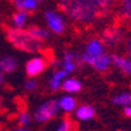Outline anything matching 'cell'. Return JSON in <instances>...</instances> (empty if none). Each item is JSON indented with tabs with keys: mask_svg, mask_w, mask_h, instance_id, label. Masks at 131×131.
Returning a JSON list of instances; mask_svg holds the SVG:
<instances>
[{
	"mask_svg": "<svg viewBox=\"0 0 131 131\" xmlns=\"http://www.w3.org/2000/svg\"><path fill=\"white\" fill-rule=\"evenodd\" d=\"M68 78V73L63 71L62 68L57 70V71H54V73L51 75V78H50V81H49V88L51 91H58L62 88V84L63 81Z\"/></svg>",
	"mask_w": 131,
	"mask_h": 131,
	"instance_id": "8fae6325",
	"label": "cell"
},
{
	"mask_svg": "<svg viewBox=\"0 0 131 131\" xmlns=\"http://www.w3.org/2000/svg\"><path fill=\"white\" fill-rule=\"evenodd\" d=\"M26 31L30 34L31 38H34L36 41H38L41 43H42V41H45L50 37V31L42 26H30L29 29H26Z\"/></svg>",
	"mask_w": 131,
	"mask_h": 131,
	"instance_id": "e0dca14e",
	"label": "cell"
},
{
	"mask_svg": "<svg viewBox=\"0 0 131 131\" xmlns=\"http://www.w3.org/2000/svg\"><path fill=\"white\" fill-rule=\"evenodd\" d=\"M112 102L114 105H118V106H130L131 105V92H121L119 94L114 96L112 98Z\"/></svg>",
	"mask_w": 131,
	"mask_h": 131,
	"instance_id": "d6986e66",
	"label": "cell"
},
{
	"mask_svg": "<svg viewBox=\"0 0 131 131\" xmlns=\"http://www.w3.org/2000/svg\"><path fill=\"white\" fill-rule=\"evenodd\" d=\"M96 114V110L92 105H80L76 107L75 110V117L76 119H79V121H89L92 119Z\"/></svg>",
	"mask_w": 131,
	"mask_h": 131,
	"instance_id": "4fadbf2b",
	"label": "cell"
},
{
	"mask_svg": "<svg viewBox=\"0 0 131 131\" xmlns=\"http://www.w3.org/2000/svg\"><path fill=\"white\" fill-rule=\"evenodd\" d=\"M81 88H83L81 81L76 78H67L62 84V89L64 92H67L68 94L70 93H78L81 91Z\"/></svg>",
	"mask_w": 131,
	"mask_h": 131,
	"instance_id": "5bb4252c",
	"label": "cell"
},
{
	"mask_svg": "<svg viewBox=\"0 0 131 131\" xmlns=\"http://www.w3.org/2000/svg\"><path fill=\"white\" fill-rule=\"evenodd\" d=\"M7 38L16 49L21 51H26V52H36L42 46L41 42L31 38L30 34L24 29H15V28L8 29Z\"/></svg>",
	"mask_w": 131,
	"mask_h": 131,
	"instance_id": "7a4b0ae2",
	"label": "cell"
},
{
	"mask_svg": "<svg viewBox=\"0 0 131 131\" xmlns=\"http://www.w3.org/2000/svg\"><path fill=\"white\" fill-rule=\"evenodd\" d=\"M55 131H72V122L70 121L68 118L62 119Z\"/></svg>",
	"mask_w": 131,
	"mask_h": 131,
	"instance_id": "7402d4cb",
	"label": "cell"
},
{
	"mask_svg": "<svg viewBox=\"0 0 131 131\" xmlns=\"http://www.w3.org/2000/svg\"><path fill=\"white\" fill-rule=\"evenodd\" d=\"M106 47L104 45V42L98 38H92L91 41L86 42V45L84 47V52L80 55V62L83 64H91V62L97 58L105 54L106 51Z\"/></svg>",
	"mask_w": 131,
	"mask_h": 131,
	"instance_id": "277c9868",
	"label": "cell"
},
{
	"mask_svg": "<svg viewBox=\"0 0 131 131\" xmlns=\"http://www.w3.org/2000/svg\"><path fill=\"white\" fill-rule=\"evenodd\" d=\"M112 64L115 66V67L121 72H123L125 75L131 76V59L130 58L114 54V55H112Z\"/></svg>",
	"mask_w": 131,
	"mask_h": 131,
	"instance_id": "9c48e42d",
	"label": "cell"
},
{
	"mask_svg": "<svg viewBox=\"0 0 131 131\" xmlns=\"http://www.w3.org/2000/svg\"><path fill=\"white\" fill-rule=\"evenodd\" d=\"M3 83H4V73L0 72V85H3Z\"/></svg>",
	"mask_w": 131,
	"mask_h": 131,
	"instance_id": "484cf974",
	"label": "cell"
},
{
	"mask_svg": "<svg viewBox=\"0 0 131 131\" xmlns=\"http://www.w3.org/2000/svg\"><path fill=\"white\" fill-rule=\"evenodd\" d=\"M58 110H59L58 100H47L45 102H42L36 109L34 114H33V118H34L38 123H45L47 121H51V119L57 115Z\"/></svg>",
	"mask_w": 131,
	"mask_h": 131,
	"instance_id": "3957f363",
	"label": "cell"
},
{
	"mask_svg": "<svg viewBox=\"0 0 131 131\" xmlns=\"http://www.w3.org/2000/svg\"><path fill=\"white\" fill-rule=\"evenodd\" d=\"M28 18H29V13L23 12V10H17V12L12 16L13 28L15 29H23L28 23Z\"/></svg>",
	"mask_w": 131,
	"mask_h": 131,
	"instance_id": "ac0fdd59",
	"label": "cell"
},
{
	"mask_svg": "<svg viewBox=\"0 0 131 131\" xmlns=\"http://www.w3.org/2000/svg\"><path fill=\"white\" fill-rule=\"evenodd\" d=\"M15 131H26L25 128H17V130H15Z\"/></svg>",
	"mask_w": 131,
	"mask_h": 131,
	"instance_id": "4316f807",
	"label": "cell"
},
{
	"mask_svg": "<svg viewBox=\"0 0 131 131\" xmlns=\"http://www.w3.org/2000/svg\"><path fill=\"white\" fill-rule=\"evenodd\" d=\"M17 68V59L7 55L0 59V72L2 73H10Z\"/></svg>",
	"mask_w": 131,
	"mask_h": 131,
	"instance_id": "9a60e30c",
	"label": "cell"
},
{
	"mask_svg": "<svg viewBox=\"0 0 131 131\" xmlns=\"http://www.w3.org/2000/svg\"><path fill=\"white\" fill-rule=\"evenodd\" d=\"M59 109H62V110L64 113H72L76 110V107H78V101H76V98L71 94H64L59 98Z\"/></svg>",
	"mask_w": 131,
	"mask_h": 131,
	"instance_id": "7c38bea8",
	"label": "cell"
},
{
	"mask_svg": "<svg viewBox=\"0 0 131 131\" xmlns=\"http://www.w3.org/2000/svg\"><path fill=\"white\" fill-rule=\"evenodd\" d=\"M2 102H3V98L0 97V106H2Z\"/></svg>",
	"mask_w": 131,
	"mask_h": 131,
	"instance_id": "83f0119b",
	"label": "cell"
},
{
	"mask_svg": "<svg viewBox=\"0 0 131 131\" xmlns=\"http://www.w3.org/2000/svg\"><path fill=\"white\" fill-rule=\"evenodd\" d=\"M45 20H46V24L49 26V29L55 33V34H62V33L66 30V21L64 17L57 12V10H46L45 12Z\"/></svg>",
	"mask_w": 131,
	"mask_h": 131,
	"instance_id": "5b68a950",
	"label": "cell"
},
{
	"mask_svg": "<svg viewBox=\"0 0 131 131\" xmlns=\"http://www.w3.org/2000/svg\"><path fill=\"white\" fill-rule=\"evenodd\" d=\"M76 59H78V55L72 51H66L63 54V58L60 62H55V64H60L62 70L66 71L67 73L73 72L76 68H78V63H76Z\"/></svg>",
	"mask_w": 131,
	"mask_h": 131,
	"instance_id": "ba28073f",
	"label": "cell"
},
{
	"mask_svg": "<svg viewBox=\"0 0 131 131\" xmlns=\"http://www.w3.org/2000/svg\"><path fill=\"white\" fill-rule=\"evenodd\" d=\"M89 66L92 68H94L96 71H98V72H104L112 66V55H109V54L105 52V54H102V55L94 58L91 62Z\"/></svg>",
	"mask_w": 131,
	"mask_h": 131,
	"instance_id": "30bf717a",
	"label": "cell"
},
{
	"mask_svg": "<svg viewBox=\"0 0 131 131\" xmlns=\"http://www.w3.org/2000/svg\"><path fill=\"white\" fill-rule=\"evenodd\" d=\"M121 15L131 20V0H125L121 4Z\"/></svg>",
	"mask_w": 131,
	"mask_h": 131,
	"instance_id": "ffe728a7",
	"label": "cell"
},
{
	"mask_svg": "<svg viewBox=\"0 0 131 131\" xmlns=\"http://www.w3.org/2000/svg\"><path fill=\"white\" fill-rule=\"evenodd\" d=\"M17 121H18V123H20L21 126H29V125L31 123V115H30L26 110H24V112H21V113L18 114Z\"/></svg>",
	"mask_w": 131,
	"mask_h": 131,
	"instance_id": "44dd1931",
	"label": "cell"
},
{
	"mask_svg": "<svg viewBox=\"0 0 131 131\" xmlns=\"http://www.w3.org/2000/svg\"><path fill=\"white\" fill-rule=\"evenodd\" d=\"M24 86H25V89H26V91L33 92V91H36V89H37V81H36L34 79H29V80L25 81Z\"/></svg>",
	"mask_w": 131,
	"mask_h": 131,
	"instance_id": "cb8c5ba5",
	"label": "cell"
},
{
	"mask_svg": "<svg viewBox=\"0 0 131 131\" xmlns=\"http://www.w3.org/2000/svg\"><path fill=\"white\" fill-rule=\"evenodd\" d=\"M46 66H47V63H46V59L43 57H39V55L33 57V58H30L28 60V63L25 66L26 75L29 76L30 79L36 78V76L41 75L43 71L46 70Z\"/></svg>",
	"mask_w": 131,
	"mask_h": 131,
	"instance_id": "8992f818",
	"label": "cell"
},
{
	"mask_svg": "<svg viewBox=\"0 0 131 131\" xmlns=\"http://www.w3.org/2000/svg\"><path fill=\"white\" fill-rule=\"evenodd\" d=\"M125 33L123 30H121L119 28H110V29H107L105 33H104V37H102V42H104V45L105 47L106 46H117L119 45L123 39H125Z\"/></svg>",
	"mask_w": 131,
	"mask_h": 131,
	"instance_id": "52a82bcc",
	"label": "cell"
},
{
	"mask_svg": "<svg viewBox=\"0 0 131 131\" xmlns=\"http://www.w3.org/2000/svg\"><path fill=\"white\" fill-rule=\"evenodd\" d=\"M113 3L107 0H64L59 7L71 20L81 24H91L104 16Z\"/></svg>",
	"mask_w": 131,
	"mask_h": 131,
	"instance_id": "6da1fadb",
	"label": "cell"
},
{
	"mask_svg": "<svg viewBox=\"0 0 131 131\" xmlns=\"http://www.w3.org/2000/svg\"><path fill=\"white\" fill-rule=\"evenodd\" d=\"M123 113H125V115H126V117L131 118V105H130V106L123 107Z\"/></svg>",
	"mask_w": 131,
	"mask_h": 131,
	"instance_id": "d4e9b609",
	"label": "cell"
},
{
	"mask_svg": "<svg viewBox=\"0 0 131 131\" xmlns=\"http://www.w3.org/2000/svg\"><path fill=\"white\" fill-rule=\"evenodd\" d=\"M125 50L127 54V58L131 59V33H128L125 38Z\"/></svg>",
	"mask_w": 131,
	"mask_h": 131,
	"instance_id": "603a6c76",
	"label": "cell"
},
{
	"mask_svg": "<svg viewBox=\"0 0 131 131\" xmlns=\"http://www.w3.org/2000/svg\"><path fill=\"white\" fill-rule=\"evenodd\" d=\"M13 5L17 8V10H23V12H31V10H36L39 5L38 0H15Z\"/></svg>",
	"mask_w": 131,
	"mask_h": 131,
	"instance_id": "2e32d148",
	"label": "cell"
}]
</instances>
